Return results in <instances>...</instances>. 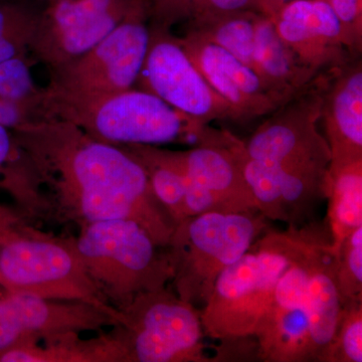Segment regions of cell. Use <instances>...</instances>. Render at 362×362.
<instances>
[{
  "mask_svg": "<svg viewBox=\"0 0 362 362\" xmlns=\"http://www.w3.org/2000/svg\"><path fill=\"white\" fill-rule=\"evenodd\" d=\"M13 131L37 169L52 218L78 226L132 220L158 246H168L175 221L152 192L141 163L127 150L56 118Z\"/></svg>",
  "mask_w": 362,
  "mask_h": 362,
  "instance_id": "cell-1",
  "label": "cell"
},
{
  "mask_svg": "<svg viewBox=\"0 0 362 362\" xmlns=\"http://www.w3.org/2000/svg\"><path fill=\"white\" fill-rule=\"evenodd\" d=\"M45 119L74 124L90 137L112 145L201 144L221 131L185 115L141 89L108 94H71L42 88Z\"/></svg>",
  "mask_w": 362,
  "mask_h": 362,
  "instance_id": "cell-2",
  "label": "cell"
},
{
  "mask_svg": "<svg viewBox=\"0 0 362 362\" xmlns=\"http://www.w3.org/2000/svg\"><path fill=\"white\" fill-rule=\"evenodd\" d=\"M312 226L266 230L223 271L201 310L206 337L220 342L255 338L281 276L303 251Z\"/></svg>",
  "mask_w": 362,
  "mask_h": 362,
  "instance_id": "cell-3",
  "label": "cell"
},
{
  "mask_svg": "<svg viewBox=\"0 0 362 362\" xmlns=\"http://www.w3.org/2000/svg\"><path fill=\"white\" fill-rule=\"evenodd\" d=\"M74 239L93 282L117 310L141 293L166 287L173 280L168 249L158 246L134 221L86 223Z\"/></svg>",
  "mask_w": 362,
  "mask_h": 362,
  "instance_id": "cell-4",
  "label": "cell"
},
{
  "mask_svg": "<svg viewBox=\"0 0 362 362\" xmlns=\"http://www.w3.org/2000/svg\"><path fill=\"white\" fill-rule=\"evenodd\" d=\"M0 238V286L7 293L83 302L107 312L119 323L120 311L93 282L74 238L51 237L25 225Z\"/></svg>",
  "mask_w": 362,
  "mask_h": 362,
  "instance_id": "cell-5",
  "label": "cell"
},
{
  "mask_svg": "<svg viewBox=\"0 0 362 362\" xmlns=\"http://www.w3.org/2000/svg\"><path fill=\"white\" fill-rule=\"evenodd\" d=\"M267 221L259 211H250L202 214L178 223L166 247L176 294L202 310L218 276L265 232Z\"/></svg>",
  "mask_w": 362,
  "mask_h": 362,
  "instance_id": "cell-6",
  "label": "cell"
},
{
  "mask_svg": "<svg viewBox=\"0 0 362 362\" xmlns=\"http://www.w3.org/2000/svg\"><path fill=\"white\" fill-rule=\"evenodd\" d=\"M130 362H209L201 310L166 287L141 293L121 309Z\"/></svg>",
  "mask_w": 362,
  "mask_h": 362,
  "instance_id": "cell-7",
  "label": "cell"
},
{
  "mask_svg": "<svg viewBox=\"0 0 362 362\" xmlns=\"http://www.w3.org/2000/svg\"><path fill=\"white\" fill-rule=\"evenodd\" d=\"M150 40L147 0H133L127 16L99 44L49 71L47 87L71 94H108L137 84Z\"/></svg>",
  "mask_w": 362,
  "mask_h": 362,
  "instance_id": "cell-8",
  "label": "cell"
},
{
  "mask_svg": "<svg viewBox=\"0 0 362 362\" xmlns=\"http://www.w3.org/2000/svg\"><path fill=\"white\" fill-rule=\"evenodd\" d=\"M150 26V40L137 83L176 110L209 125L242 122L237 112L204 80L171 30Z\"/></svg>",
  "mask_w": 362,
  "mask_h": 362,
  "instance_id": "cell-9",
  "label": "cell"
},
{
  "mask_svg": "<svg viewBox=\"0 0 362 362\" xmlns=\"http://www.w3.org/2000/svg\"><path fill=\"white\" fill-rule=\"evenodd\" d=\"M133 0H52L40 11L30 56L52 71L99 44L124 20Z\"/></svg>",
  "mask_w": 362,
  "mask_h": 362,
  "instance_id": "cell-10",
  "label": "cell"
},
{
  "mask_svg": "<svg viewBox=\"0 0 362 362\" xmlns=\"http://www.w3.org/2000/svg\"><path fill=\"white\" fill-rule=\"evenodd\" d=\"M322 225L313 223L303 251L279 280L273 301L255 334L259 361H315L309 325L307 282L311 247Z\"/></svg>",
  "mask_w": 362,
  "mask_h": 362,
  "instance_id": "cell-11",
  "label": "cell"
},
{
  "mask_svg": "<svg viewBox=\"0 0 362 362\" xmlns=\"http://www.w3.org/2000/svg\"><path fill=\"white\" fill-rule=\"evenodd\" d=\"M240 140L228 132L180 151L187 171L185 216L258 211L238 154Z\"/></svg>",
  "mask_w": 362,
  "mask_h": 362,
  "instance_id": "cell-12",
  "label": "cell"
},
{
  "mask_svg": "<svg viewBox=\"0 0 362 362\" xmlns=\"http://www.w3.org/2000/svg\"><path fill=\"white\" fill-rule=\"evenodd\" d=\"M118 320L83 302L42 299L7 293L0 298V351L20 340H39L65 332L115 327Z\"/></svg>",
  "mask_w": 362,
  "mask_h": 362,
  "instance_id": "cell-13",
  "label": "cell"
},
{
  "mask_svg": "<svg viewBox=\"0 0 362 362\" xmlns=\"http://www.w3.org/2000/svg\"><path fill=\"white\" fill-rule=\"evenodd\" d=\"M271 18L300 63L317 76L350 63L341 26L327 0H290Z\"/></svg>",
  "mask_w": 362,
  "mask_h": 362,
  "instance_id": "cell-14",
  "label": "cell"
},
{
  "mask_svg": "<svg viewBox=\"0 0 362 362\" xmlns=\"http://www.w3.org/2000/svg\"><path fill=\"white\" fill-rule=\"evenodd\" d=\"M177 40L204 80L233 107L242 122L270 115L287 103L230 52L187 35Z\"/></svg>",
  "mask_w": 362,
  "mask_h": 362,
  "instance_id": "cell-15",
  "label": "cell"
},
{
  "mask_svg": "<svg viewBox=\"0 0 362 362\" xmlns=\"http://www.w3.org/2000/svg\"><path fill=\"white\" fill-rule=\"evenodd\" d=\"M322 76L320 120L330 147V168L362 161L361 63H349Z\"/></svg>",
  "mask_w": 362,
  "mask_h": 362,
  "instance_id": "cell-16",
  "label": "cell"
},
{
  "mask_svg": "<svg viewBox=\"0 0 362 362\" xmlns=\"http://www.w3.org/2000/svg\"><path fill=\"white\" fill-rule=\"evenodd\" d=\"M0 362H130L120 326L108 334L82 339L65 332L35 340L26 338L0 351Z\"/></svg>",
  "mask_w": 362,
  "mask_h": 362,
  "instance_id": "cell-17",
  "label": "cell"
},
{
  "mask_svg": "<svg viewBox=\"0 0 362 362\" xmlns=\"http://www.w3.org/2000/svg\"><path fill=\"white\" fill-rule=\"evenodd\" d=\"M252 70L264 84L285 101L310 88L319 77L305 68L283 42L271 16L262 14L255 33Z\"/></svg>",
  "mask_w": 362,
  "mask_h": 362,
  "instance_id": "cell-18",
  "label": "cell"
},
{
  "mask_svg": "<svg viewBox=\"0 0 362 362\" xmlns=\"http://www.w3.org/2000/svg\"><path fill=\"white\" fill-rule=\"evenodd\" d=\"M0 189L13 197L23 218H51L49 204L30 154L13 130L0 125Z\"/></svg>",
  "mask_w": 362,
  "mask_h": 362,
  "instance_id": "cell-19",
  "label": "cell"
},
{
  "mask_svg": "<svg viewBox=\"0 0 362 362\" xmlns=\"http://www.w3.org/2000/svg\"><path fill=\"white\" fill-rule=\"evenodd\" d=\"M141 163L152 192L175 221L187 218L185 192L187 171L180 151L162 149L156 145H120Z\"/></svg>",
  "mask_w": 362,
  "mask_h": 362,
  "instance_id": "cell-20",
  "label": "cell"
},
{
  "mask_svg": "<svg viewBox=\"0 0 362 362\" xmlns=\"http://www.w3.org/2000/svg\"><path fill=\"white\" fill-rule=\"evenodd\" d=\"M326 199L328 228L335 251L362 226V161L330 168Z\"/></svg>",
  "mask_w": 362,
  "mask_h": 362,
  "instance_id": "cell-21",
  "label": "cell"
},
{
  "mask_svg": "<svg viewBox=\"0 0 362 362\" xmlns=\"http://www.w3.org/2000/svg\"><path fill=\"white\" fill-rule=\"evenodd\" d=\"M262 13L238 11L185 23V35L226 49L252 69L255 33Z\"/></svg>",
  "mask_w": 362,
  "mask_h": 362,
  "instance_id": "cell-22",
  "label": "cell"
},
{
  "mask_svg": "<svg viewBox=\"0 0 362 362\" xmlns=\"http://www.w3.org/2000/svg\"><path fill=\"white\" fill-rule=\"evenodd\" d=\"M42 8L35 0H0V63L30 56Z\"/></svg>",
  "mask_w": 362,
  "mask_h": 362,
  "instance_id": "cell-23",
  "label": "cell"
},
{
  "mask_svg": "<svg viewBox=\"0 0 362 362\" xmlns=\"http://www.w3.org/2000/svg\"><path fill=\"white\" fill-rule=\"evenodd\" d=\"M362 361V300L343 304L337 330L320 362Z\"/></svg>",
  "mask_w": 362,
  "mask_h": 362,
  "instance_id": "cell-24",
  "label": "cell"
},
{
  "mask_svg": "<svg viewBox=\"0 0 362 362\" xmlns=\"http://www.w3.org/2000/svg\"><path fill=\"white\" fill-rule=\"evenodd\" d=\"M337 257V287L342 305L362 300V226L345 238Z\"/></svg>",
  "mask_w": 362,
  "mask_h": 362,
  "instance_id": "cell-25",
  "label": "cell"
},
{
  "mask_svg": "<svg viewBox=\"0 0 362 362\" xmlns=\"http://www.w3.org/2000/svg\"><path fill=\"white\" fill-rule=\"evenodd\" d=\"M32 57L25 56L0 63V100L30 101L40 98L42 88L35 85Z\"/></svg>",
  "mask_w": 362,
  "mask_h": 362,
  "instance_id": "cell-26",
  "label": "cell"
},
{
  "mask_svg": "<svg viewBox=\"0 0 362 362\" xmlns=\"http://www.w3.org/2000/svg\"><path fill=\"white\" fill-rule=\"evenodd\" d=\"M334 11L350 54L357 56L362 45V0H327Z\"/></svg>",
  "mask_w": 362,
  "mask_h": 362,
  "instance_id": "cell-27",
  "label": "cell"
},
{
  "mask_svg": "<svg viewBox=\"0 0 362 362\" xmlns=\"http://www.w3.org/2000/svg\"><path fill=\"white\" fill-rule=\"evenodd\" d=\"M197 0H147L149 25L171 30L185 23Z\"/></svg>",
  "mask_w": 362,
  "mask_h": 362,
  "instance_id": "cell-28",
  "label": "cell"
},
{
  "mask_svg": "<svg viewBox=\"0 0 362 362\" xmlns=\"http://www.w3.org/2000/svg\"><path fill=\"white\" fill-rule=\"evenodd\" d=\"M23 221L25 218L18 211H13V209L0 204V237L13 228L23 226Z\"/></svg>",
  "mask_w": 362,
  "mask_h": 362,
  "instance_id": "cell-29",
  "label": "cell"
},
{
  "mask_svg": "<svg viewBox=\"0 0 362 362\" xmlns=\"http://www.w3.org/2000/svg\"><path fill=\"white\" fill-rule=\"evenodd\" d=\"M287 1H290V0H269L272 8V13H273V11H275V8H277V7L280 6L281 4H285V2Z\"/></svg>",
  "mask_w": 362,
  "mask_h": 362,
  "instance_id": "cell-30",
  "label": "cell"
},
{
  "mask_svg": "<svg viewBox=\"0 0 362 362\" xmlns=\"http://www.w3.org/2000/svg\"><path fill=\"white\" fill-rule=\"evenodd\" d=\"M42 1L47 2V1H52V0H42Z\"/></svg>",
  "mask_w": 362,
  "mask_h": 362,
  "instance_id": "cell-31",
  "label": "cell"
},
{
  "mask_svg": "<svg viewBox=\"0 0 362 362\" xmlns=\"http://www.w3.org/2000/svg\"><path fill=\"white\" fill-rule=\"evenodd\" d=\"M0 243H1V238H0Z\"/></svg>",
  "mask_w": 362,
  "mask_h": 362,
  "instance_id": "cell-32",
  "label": "cell"
}]
</instances>
